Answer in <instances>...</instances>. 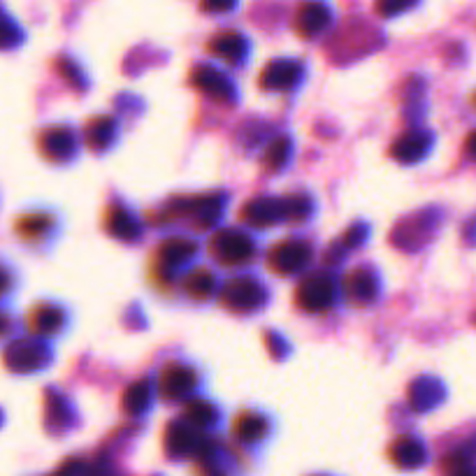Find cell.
<instances>
[{"instance_id":"obj_1","label":"cell","mask_w":476,"mask_h":476,"mask_svg":"<svg viewBox=\"0 0 476 476\" xmlns=\"http://www.w3.org/2000/svg\"><path fill=\"white\" fill-rule=\"evenodd\" d=\"M423 461V449L416 441H404L402 451H400V462L404 467H416Z\"/></svg>"},{"instance_id":"obj_2","label":"cell","mask_w":476,"mask_h":476,"mask_svg":"<svg viewBox=\"0 0 476 476\" xmlns=\"http://www.w3.org/2000/svg\"><path fill=\"white\" fill-rule=\"evenodd\" d=\"M467 154L476 161V133H471L470 140H467Z\"/></svg>"},{"instance_id":"obj_3","label":"cell","mask_w":476,"mask_h":476,"mask_svg":"<svg viewBox=\"0 0 476 476\" xmlns=\"http://www.w3.org/2000/svg\"><path fill=\"white\" fill-rule=\"evenodd\" d=\"M455 476H476V470H471V467L470 470H461Z\"/></svg>"}]
</instances>
